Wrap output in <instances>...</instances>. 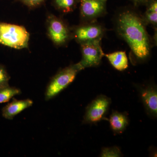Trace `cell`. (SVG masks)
<instances>
[{
	"label": "cell",
	"mask_w": 157,
	"mask_h": 157,
	"mask_svg": "<svg viewBox=\"0 0 157 157\" xmlns=\"http://www.w3.org/2000/svg\"><path fill=\"white\" fill-rule=\"evenodd\" d=\"M143 18L131 10H125L117 19L118 33L132 51L133 62L144 61L150 54L151 42Z\"/></svg>",
	"instance_id": "6da1fadb"
},
{
	"label": "cell",
	"mask_w": 157,
	"mask_h": 157,
	"mask_svg": "<svg viewBox=\"0 0 157 157\" xmlns=\"http://www.w3.org/2000/svg\"><path fill=\"white\" fill-rule=\"evenodd\" d=\"M29 37L23 26L0 22V44L17 49L28 48Z\"/></svg>",
	"instance_id": "7a4b0ae2"
},
{
	"label": "cell",
	"mask_w": 157,
	"mask_h": 157,
	"mask_svg": "<svg viewBox=\"0 0 157 157\" xmlns=\"http://www.w3.org/2000/svg\"><path fill=\"white\" fill-rule=\"evenodd\" d=\"M78 63L70 65L62 69L52 78L45 93V100H50L69 86L75 79L77 73L82 70Z\"/></svg>",
	"instance_id": "3957f363"
},
{
	"label": "cell",
	"mask_w": 157,
	"mask_h": 157,
	"mask_svg": "<svg viewBox=\"0 0 157 157\" xmlns=\"http://www.w3.org/2000/svg\"><path fill=\"white\" fill-rule=\"evenodd\" d=\"M46 27L47 35L56 46H63L72 38V33L67 25L54 14L47 17Z\"/></svg>",
	"instance_id": "277c9868"
},
{
	"label": "cell",
	"mask_w": 157,
	"mask_h": 157,
	"mask_svg": "<svg viewBox=\"0 0 157 157\" xmlns=\"http://www.w3.org/2000/svg\"><path fill=\"white\" fill-rule=\"evenodd\" d=\"M101 43V40H94L80 44L82 57L78 64L82 70L100 64L104 56Z\"/></svg>",
	"instance_id": "5b68a950"
},
{
	"label": "cell",
	"mask_w": 157,
	"mask_h": 157,
	"mask_svg": "<svg viewBox=\"0 0 157 157\" xmlns=\"http://www.w3.org/2000/svg\"><path fill=\"white\" fill-rule=\"evenodd\" d=\"M111 104L110 98L101 95L93 100L86 107L84 124H95L104 119Z\"/></svg>",
	"instance_id": "8992f818"
},
{
	"label": "cell",
	"mask_w": 157,
	"mask_h": 157,
	"mask_svg": "<svg viewBox=\"0 0 157 157\" xmlns=\"http://www.w3.org/2000/svg\"><path fill=\"white\" fill-rule=\"evenodd\" d=\"M104 29L95 22L85 24L76 27L72 33V37L79 44L94 40H101Z\"/></svg>",
	"instance_id": "52a82bcc"
},
{
	"label": "cell",
	"mask_w": 157,
	"mask_h": 157,
	"mask_svg": "<svg viewBox=\"0 0 157 157\" xmlns=\"http://www.w3.org/2000/svg\"><path fill=\"white\" fill-rule=\"evenodd\" d=\"M106 2L105 0H80V15L86 20L100 17L105 12Z\"/></svg>",
	"instance_id": "ba28073f"
},
{
	"label": "cell",
	"mask_w": 157,
	"mask_h": 157,
	"mask_svg": "<svg viewBox=\"0 0 157 157\" xmlns=\"http://www.w3.org/2000/svg\"><path fill=\"white\" fill-rule=\"evenodd\" d=\"M140 97L147 112L152 117H156L157 91L155 86L148 85L140 89Z\"/></svg>",
	"instance_id": "9c48e42d"
},
{
	"label": "cell",
	"mask_w": 157,
	"mask_h": 157,
	"mask_svg": "<svg viewBox=\"0 0 157 157\" xmlns=\"http://www.w3.org/2000/svg\"><path fill=\"white\" fill-rule=\"evenodd\" d=\"M33 104V101L30 99L17 100L14 99L12 102L3 107L2 109L3 117L7 119H13L15 116L30 107Z\"/></svg>",
	"instance_id": "30bf717a"
},
{
	"label": "cell",
	"mask_w": 157,
	"mask_h": 157,
	"mask_svg": "<svg viewBox=\"0 0 157 157\" xmlns=\"http://www.w3.org/2000/svg\"><path fill=\"white\" fill-rule=\"evenodd\" d=\"M110 127L116 134H121L124 131L129 124L128 118L124 113L113 111L109 119Z\"/></svg>",
	"instance_id": "8fae6325"
},
{
	"label": "cell",
	"mask_w": 157,
	"mask_h": 157,
	"mask_svg": "<svg viewBox=\"0 0 157 157\" xmlns=\"http://www.w3.org/2000/svg\"><path fill=\"white\" fill-rule=\"evenodd\" d=\"M108 60L117 70L122 71L128 67V61L125 52L117 51L112 53L105 54Z\"/></svg>",
	"instance_id": "7c38bea8"
},
{
	"label": "cell",
	"mask_w": 157,
	"mask_h": 157,
	"mask_svg": "<svg viewBox=\"0 0 157 157\" xmlns=\"http://www.w3.org/2000/svg\"><path fill=\"white\" fill-rule=\"evenodd\" d=\"M144 20L146 24L152 25L156 27L157 24V1L151 0L148 3Z\"/></svg>",
	"instance_id": "4fadbf2b"
},
{
	"label": "cell",
	"mask_w": 157,
	"mask_h": 157,
	"mask_svg": "<svg viewBox=\"0 0 157 157\" xmlns=\"http://www.w3.org/2000/svg\"><path fill=\"white\" fill-rule=\"evenodd\" d=\"M54 6L64 13L72 12L76 8L78 0H53Z\"/></svg>",
	"instance_id": "5bb4252c"
},
{
	"label": "cell",
	"mask_w": 157,
	"mask_h": 157,
	"mask_svg": "<svg viewBox=\"0 0 157 157\" xmlns=\"http://www.w3.org/2000/svg\"><path fill=\"white\" fill-rule=\"evenodd\" d=\"M21 93L20 90L16 87L7 86L0 88V104L10 101L13 97Z\"/></svg>",
	"instance_id": "9a60e30c"
},
{
	"label": "cell",
	"mask_w": 157,
	"mask_h": 157,
	"mask_svg": "<svg viewBox=\"0 0 157 157\" xmlns=\"http://www.w3.org/2000/svg\"><path fill=\"white\" fill-rule=\"evenodd\" d=\"M122 155L121 150L117 147H104L102 149L101 156L102 157H119Z\"/></svg>",
	"instance_id": "2e32d148"
},
{
	"label": "cell",
	"mask_w": 157,
	"mask_h": 157,
	"mask_svg": "<svg viewBox=\"0 0 157 157\" xmlns=\"http://www.w3.org/2000/svg\"><path fill=\"white\" fill-rule=\"evenodd\" d=\"M10 77L6 68L0 64V88L9 86V82Z\"/></svg>",
	"instance_id": "e0dca14e"
},
{
	"label": "cell",
	"mask_w": 157,
	"mask_h": 157,
	"mask_svg": "<svg viewBox=\"0 0 157 157\" xmlns=\"http://www.w3.org/2000/svg\"><path fill=\"white\" fill-rule=\"evenodd\" d=\"M22 4L29 8H36L45 2V0H18Z\"/></svg>",
	"instance_id": "ac0fdd59"
},
{
	"label": "cell",
	"mask_w": 157,
	"mask_h": 157,
	"mask_svg": "<svg viewBox=\"0 0 157 157\" xmlns=\"http://www.w3.org/2000/svg\"><path fill=\"white\" fill-rule=\"evenodd\" d=\"M135 3L137 4H148L151 0H132Z\"/></svg>",
	"instance_id": "d6986e66"
},
{
	"label": "cell",
	"mask_w": 157,
	"mask_h": 157,
	"mask_svg": "<svg viewBox=\"0 0 157 157\" xmlns=\"http://www.w3.org/2000/svg\"><path fill=\"white\" fill-rule=\"evenodd\" d=\"M105 1H107V0H105Z\"/></svg>",
	"instance_id": "ffe728a7"
}]
</instances>
